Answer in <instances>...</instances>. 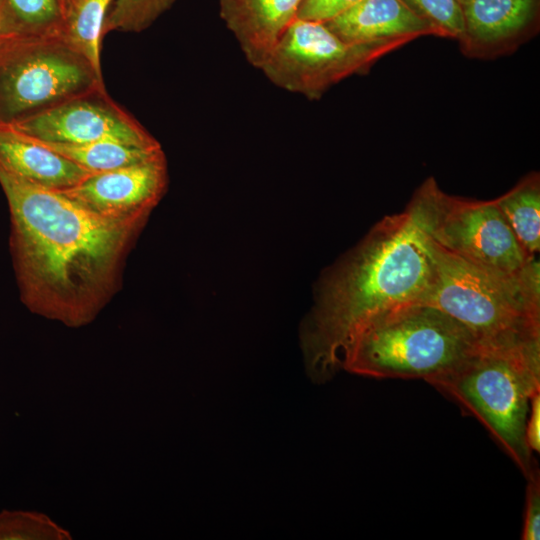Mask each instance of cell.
<instances>
[{
    "label": "cell",
    "mask_w": 540,
    "mask_h": 540,
    "mask_svg": "<svg viewBox=\"0 0 540 540\" xmlns=\"http://www.w3.org/2000/svg\"><path fill=\"white\" fill-rule=\"evenodd\" d=\"M10 247L23 303L69 327L91 322L115 290L142 225L117 222L55 190L0 169Z\"/></svg>",
    "instance_id": "1"
},
{
    "label": "cell",
    "mask_w": 540,
    "mask_h": 540,
    "mask_svg": "<svg viewBox=\"0 0 540 540\" xmlns=\"http://www.w3.org/2000/svg\"><path fill=\"white\" fill-rule=\"evenodd\" d=\"M432 262L425 237L406 210L387 215L319 279L300 329L305 368L318 384L342 368L345 349L366 322L417 303Z\"/></svg>",
    "instance_id": "2"
},
{
    "label": "cell",
    "mask_w": 540,
    "mask_h": 540,
    "mask_svg": "<svg viewBox=\"0 0 540 540\" xmlns=\"http://www.w3.org/2000/svg\"><path fill=\"white\" fill-rule=\"evenodd\" d=\"M424 237L432 273L417 303L447 313L485 347L540 340L539 262L536 256L520 272L505 274L463 259Z\"/></svg>",
    "instance_id": "3"
},
{
    "label": "cell",
    "mask_w": 540,
    "mask_h": 540,
    "mask_svg": "<svg viewBox=\"0 0 540 540\" xmlns=\"http://www.w3.org/2000/svg\"><path fill=\"white\" fill-rule=\"evenodd\" d=\"M482 347L447 313L409 303L362 325L345 349L341 368L365 377L428 382L453 370Z\"/></svg>",
    "instance_id": "4"
},
{
    "label": "cell",
    "mask_w": 540,
    "mask_h": 540,
    "mask_svg": "<svg viewBox=\"0 0 540 540\" xmlns=\"http://www.w3.org/2000/svg\"><path fill=\"white\" fill-rule=\"evenodd\" d=\"M481 422L527 477L531 398L540 392V340L483 346L453 370L428 381Z\"/></svg>",
    "instance_id": "5"
},
{
    "label": "cell",
    "mask_w": 540,
    "mask_h": 540,
    "mask_svg": "<svg viewBox=\"0 0 540 540\" xmlns=\"http://www.w3.org/2000/svg\"><path fill=\"white\" fill-rule=\"evenodd\" d=\"M405 210L428 239L482 267L516 274L534 257L522 249L494 199L448 195L429 177Z\"/></svg>",
    "instance_id": "6"
},
{
    "label": "cell",
    "mask_w": 540,
    "mask_h": 540,
    "mask_svg": "<svg viewBox=\"0 0 540 540\" xmlns=\"http://www.w3.org/2000/svg\"><path fill=\"white\" fill-rule=\"evenodd\" d=\"M92 87L102 92L89 64L63 33L22 35L0 53V122L70 100Z\"/></svg>",
    "instance_id": "7"
},
{
    "label": "cell",
    "mask_w": 540,
    "mask_h": 540,
    "mask_svg": "<svg viewBox=\"0 0 540 540\" xmlns=\"http://www.w3.org/2000/svg\"><path fill=\"white\" fill-rule=\"evenodd\" d=\"M407 39L349 43L324 22L296 18L259 68L274 85L318 99L332 85L367 70Z\"/></svg>",
    "instance_id": "8"
},
{
    "label": "cell",
    "mask_w": 540,
    "mask_h": 540,
    "mask_svg": "<svg viewBox=\"0 0 540 540\" xmlns=\"http://www.w3.org/2000/svg\"><path fill=\"white\" fill-rule=\"evenodd\" d=\"M8 123L19 132L45 142L113 141L144 148L160 146L123 111L86 99L72 98Z\"/></svg>",
    "instance_id": "9"
},
{
    "label": "cell",
    "mask_w": 540,
    "mask_h": 540,
    "mask_svg": "<svg viewBox=\"0 0 540 540\" xmlns=\"http://www.w3.org/2000/svg\"><path fill=\"white\" fill-rule=\"evenodd\" d=\"M167 185L164 153L126 167L92 173L59 191L95 213L123 223L142 225Z\"/></svg>",
    "instance_id": "10"
},
{
    "label": "cell",
    "mask_w": 540,
    "mask_h": 540,
    "mask_svg": "<svg viewBox=\"0 0 540 540\" xmlns=\"http://www.w3.org/2000/svg\"><path fill=\"white\" fill-rule=\"evenodd\" d=\"M301 3L302 0H219V12L246 60L259 69L297 18Z\"/></svg>",
    "instance_id": "11"
},
{
    "label": "cell",
    "mask_w": 540,
    "mask_h": 540,
    "mask_svg": "<svg viewBox=\"0 0 540 540\" xmlns=\"http://www.w3.org/2000/svg\"><path fill=\"white\" fill-rule=\"evenodd\" d=\"M324 23L349 43L439 36L436 28L404 0H360Z\"/></svg>",
    "instance_id": "12"
},
{
    "label": "cell",
    "mask_w": 540,
    "mask_h": 540,
    "mask_svg": "<svg viewBox=\"0 0 540 540\" xmlns=\"http://www.w3.org/2000/svg\"><path fill=\"white\" fill-rule=\"evenodd\" d=\"M0 169L55 191L69 189L92 174L5 122H0Z\"/></svg>",
    "instance_id": "13"
},
{
    "label": "cell",
    "mask_w": 540,
    "mask_h": 540,
    "mask_svg": "<svg viewBox=\"0 0 540 540\" xmlns=\"http://www.w3.org/2000/svg\"><path fill=\"white\" fill-rule=\"evenodd\" d=\"M465 18V37L460 43L470 55L504 50L533 21L537 0H459Z\"/></svg>",
    "instance_id": "14"
},
{
    "label": "cell",
    "mask_w": 540,
    "mask_h": 540,
    "mask_svg": "<svg viewBox=\"0 0 540 540\" xmlns=\"http://www.w3.org/2000/svg\"><path fill=\"white\" fill-rule=\"evenodd\" d=\"M494 200L522 249L527 255L536 256L540 248L539 174L527 175Z\"/></svg>",
    "instance_id": "15"
},
{
    "label": "cell",
    "mask_w": 540,
    "mask_h": 540,
    "mask_svg": "<svg viewBox=\"0 0 540 540\" xmlns=\"http://www.w3.org/2000/svg\"><path fill=\"white\" fill-rule=\"evenodd\" d=\"M114 0H77L68 11L63 28L66 41L86 60L103 87L101 39L109 7Z\"/></svg>",
    "instance_id": "16"
},
{
    "label": "cell",
    "mask_w": 540,
    "mask_h": 540,
    "mask_svg": "<svg viewBox=\"0 0 540 540\" xmlns=\"http://www.w3.org/2000/svg\"><path fill=\"white\" fill-rule=\"evenodd\" d=\"M37 141L91 173L114 170L140 163L163 152L160 146L144 148L113 141L83 144Z\"/></svg>",
    "instance_id": "17"
},
{
    "label": "cell",
    "mask_w": 540,
    "mask_h": 540,
    "mask_svg": "<svg viewBox=\"0 0 540 540\" xmlns=\"http://www.w3.org/2000/svg\"><path fill=\"white\" fill-rule=\"evenodd\" d=\"M0 9L23 33H62L67 6L64 0H0Z\"/></svg>",
    "instance_id": "18"
},
{
    "label": "cell",
    "mask_w": 540,
    "mask_h": 540,
    "mask_svg": "<svg viewBox=\"0 0 540 540\" xmlns=\"http://www.w3.org/2000/svg\"><path fill=\"white\" fill-rule=\"evenodd\" d=\"M70 533L39 512H0V540H64Z\"/></svg>",
    "instance_id": "19"
},
{
    "label": "cell",
    "mask_w": 540,
    "mask_h": 540,
    "mask_svg": "<svg viewBox=\"0 0 540 540\" xmlns=\"http://www.w3.org/2000/svg\"><path fill=\"white\" fill-rule=\"evenodd\" d=\"M175 0H114L103 35L111 31L139 32L168 10Z\"/></svg>",
    "instance_id": "20"
},
{
    "label": "cell",
    "mask_w": 540,
    "mask_h": 540,
    "mask_svg": "<svg viewBox=\"0 0 540 540\" xmlns=\"http://www.w3.org/2000/svg\"><path fill=\"white\" fill-rule=\"evenodd\" d=\"M418 15L433 25L441 37L461 43L465 37V18L459 0H404Z\"/></svg>",
    "instance_id": "21"
},
{
    "label": "cell",
    "mask_w": 540,
    "mask_h": 540,
    "mask_svg": "<svg viewBox=\"0 0 540 540\" xmlns=\"http://www.w3.org/2000/svg\"><path fill=\"white\" fill-rule=\"evenodd\" d=\"M527 496L522 532L523 540H539L540 536V479L534 467L527 476Z\"/></svg>",
    "instance_id": "22"
},
{
    "label": "cell",
    "mask_w": 540,
    "mask_h": 540,
    "mask_svg": "<svg viewBox=\"0 0 540 540\" xmlns=\"http://www.w3.org/2000/svg\"><path fill=\"white\" fill-rule=\"evenodd\" d=\"M360 0H302L297 18L327 22Z\"/></svg>",
    "instance_id": "23"
},
{
    "label": "cell",
    "mask_w": 540,
    "mask_h": 540,
    "mask_svg": "<svg viewBox=\"0 0 540 540\" xmlns=\"http://www.w3.org/2000/svg\"><path fill=\"white\" fill-rule=\"evenodd\" d=\"M526 443L529 449L534 452L540 450V393L532 396L530 410L526 423Z\"/></svg>",
    "instance_id": "24"
},
{
    "label": "cell",
    "mask_w": 540,
    "mask_h": 540,
    "mask_svg": "<svg viewBox=\"0 0 540 540\" xmlns=\"http://www.w3.org/2000/svg\"><path fill=\"white\" fill-rule=\"evenodd\" d=\"M76 1H77V0H64L65 4H66V6H67V11H68L69 7H70L73 3H75Z\"/></svg>",
    "instance_id": "25"
}]
</instances>
